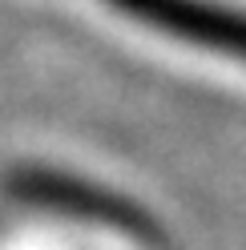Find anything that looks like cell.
I'll return each instance as SVG.
<instances>
[{
  "label": "cell",
  "instance_id": "1",
  "mask_svg": "<svg viewBox=\"0 0 246 250\" xmlns=\"http://www.w3.org/2000/svg\"><path fill=\"white\" fill-rule=\"evenodd\" d=\"M121 4L153 24L174 28L178 37H194L202 44H214V49L246 53V17H234V12H222L210 4H194V0H121Z\"/></svg>",
  "mask_w": 246,
  "mask_h": 250
}]
</instances>
